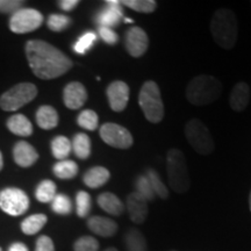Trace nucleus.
<instances>
[{"instance_id": "f257e3e1", "label": "nucleus", "mask_w": 251, "mask_h": 251, "mask_svg": "<svg viewBox=\"0 0 251 251\" xmlns=\"http://www.w3.org/2000/svg\"><path fill=\"white\" fill-rule=\"evenodd\" d=\"M25 50L31 71L40 79H55L74 67V63L67 55L46 41H28Z\"/></svg>"}, {"instance_id": "f03ea898", "label": "nucleus", "mask_w": 251, "mask_h": 251, "mask_svg": "<svg viewBox=\"0 0 251 251\" xmlns=\"http://www.w3.org/2000/svg\"><path fill=\"white\" fill-rule=\"evenodd\" d=\"M211 33L215 43L224 49H233L237 41L238 24L231 9L220 8L213 14Z\"/></svg>"}, {"instance_id": "7ed1b4c3", "label": "nucleus", "mask_w": 251, "mask_h": 251, "mask_svg": "<svg viewBox=\"0 0 251 251\" xmlns=\"http://www.w3.org/2000/svg\"><path fill=\"white\" fill-rule=\"evenodd\" d=\"M222 92V84L218 78L199 75L191 79L186 87V99L194 106H206L216 101Z\"/></svg>"}, {"instance_id": "20e7f679", "label": "nucleus", "mask_w": 251, "mask_h": 251, "mask_svg": "<svg viewBox=\"0 0 251 251\" xmlns=\"http://www.w3.org/2000/svg\"><path fill=\"white\" fill-rule=\"evenodd\" d=\"M166 171L169 183L175 192L183 194L190 190V174L183 151L178 149L169 150L166 155Z\"/></svg>"}, {"instance_id": "39448f33", "label": "nucleus", "mask_w": 251, "mask_h": 251, "mask_svg": "<svg viewBox=\"0 0 251 251\" xmlns=\"http://www.w3.org/2000/svg\"><path fill=\"white\" fill-rule=\"evenodd\" d=\"M139 105L144 117L151 124H158L164 118V103L156 81L147 80L139 93Z\"/></svg>"}, {"instance_id": "423d86ee", "label": "nucleus", "mask_w": 251, "mask_h": 251, "mask_svg": "<svg viewBox=\"0 0 251 251\" xmlns=\"http://www.w3.org/2000/svg\"><path fill=\"white\" fill-rule=\"evenodd\" d=\"M185 136L194 151L199 155H211L214 151V140L207 126L199 119H191L185 125Z\"/></svg>"}, {"instance_id": "0eeeda50", "label": "nucleus", "mask_w": 251, "mask_h": 251, "mask_svg": "<svg viewBox=\"0 0 251 251\" xmlns=\"http://www.w3.org/2000/svg\"><path fill=\"white\" fill-rule=\"evenodd\" d=\"M37 96V87L31 83H20L0 97V107L6 112L18 111Z\"/></svg>"}, {"instance_id": "6e6552de", "label": "nucleus", "mask_w": 251, "mask_h": 251, "mask_svg": "<svg viewBox=\"0 0 251 251\" xmlns=\"http://www.w3.org/2000/svg\"><path fill=\"white\" fill-rule=\"evenodd\" d=\"M29 198L23 190L7 187L0 191V209L12 216L23 215L29 208Z\"/></svg>"}, {"instance_id": "1a4fd4ad", "label": "nucleus", "mask_w": 251, "mask_h": 251, "mask_svg": "<svg viewBox=\"0 0 251 251\" xmlns=\"http://www.w3.org/2000/svg\"><path fill=\"white\" fill-rule=\"evenodd\" d=\"M43 15L34 8L18 9L9 19V29L15 34H26L36 30L43 24Z\"/></svg>"}, {"instance_id": "9d476101", "label": "nucleus", "mask_w": 251, "mask_h": 251, "mask_svg": "<svg viewBox=\"0 0 251 251\" xmlns=\"http://www.w3.org/2000/svg\"><path fill=\"white\" fill-rule=\"evenodd\" d=\"M99 135L103 142L117 149H128L134 143L130 131L127 128L113 122L103 124L99 129Z\"/></svg>"}, {"instance_id": "9b49d317", "label": "nucleus", "mask_w": 251, "mask_h": 251, "mask_svg": "<svg viewBox=\"0 0 251 251\" xmlns=\"http://www.w3.org/2000/svg\"><path fill=\"white\" fill-rule=\"evenodd\" d=\"M149 47V37L141 27L133 26L125 35V48L131 57H141Z\"/></svg>"}, {"instance_id": "f8f14e48", "label": "nucleus", "mask_w": 251, "mask_h": 251, "mask_svg": "<svg viewBox=\"0 0 251 251\" xmlns=\"http://www.w3.org/2000/svg\"><path fill=\"white\" fill-rule=\"evenodd\" d=\"M108 103L114 112H122L129 101V86L122 80H114L109 84L107 90Z\"/></svg>"}, {"instance_id": "ddd939ff", "label": "nucleus", "mask_w": 251, "mask_h": 251, "mask_svg": "<svg viewBox=\"0 0 251 251\" xmlns=\"http://www.w3.org/2000/svg\"><path fill=\"white\" fill-rule=\"evenodd\" d=\"M87 100V91L85 86L79 81H71L63 91V101L70 109H78L83 107Z\"/></svg>"}, {"instance_id": "4468645a", "label": "nucleus", "mask_w": 251, "mask_h": 251, "mask_svg": "<svg viewBox=\"0 0 251 251\" xmlns=\"http://www.w3.org/2000/svg\"><path fill=\"white\" fill-rule=\"evenodd\" d=\"M106 8H103L97 17V23L99 27H107L112 28L118 26L124 19V13H122L121 1L119 0H107L106 1Z\"/></svg>"}, {"instance_id": "2eb2a0df", "label": "nucleus", "mask_w": 251, "mask_h": 251, "mask_svg": "<svg viewBox=\"0 0 251 251\" xmlns=\"http://www.w3.org/2000/svg\"><path fill=\"white\" fill-rule=\"evenodd\" d=\"M127 212L134 224L141 225L148 216V201L137 192H131L127 197Z\"/></svg>"}, {"instance_id": "dca6fc26", "label": "nucleus", "mask_w": 251, "mask_h": 251, "mask_svg": "<svg viewBox=\"0 0 251 251\" xmlns=\"http://www.w3.org/2000/svg\"><path fill=\"white\" fill-rule=\"evenodd\" d=\"M14 162L21 168H29L33 164H35L39 159V153L36 149L31 146L30 143L20 141L15 144L13 149Z\"/></svg>"}, {"instance_id": "f3484780", "label": "nucleus", "mask_w": 251, "mask_h": 251, "mask_svg": "<svg viewBox=\"0 0 251 251\" xmlns=\"http://www.w3.org/2000/svg\"><path fill=\"white\" fill-rule=\"evenodd\" d=\"M250 101V87L244 81H240L231 90L229 96V105L233 111L242 112L248 107Z\"/></svg>"}, {"instance_id": "a211bd4d", "label": "nucleus", "mask_w": 251, "mask_h": 251, "mask_svg": "<svg viewBox=\"0 0 251 251\" xmlns=\"http://www.w3.org/2000/svg\"><path fill=\"white\" fill-rule=\"evenodd\" d=\"M87 227L92 233L102 237H111L118 231V224L114 220L103 216H92L87 220Z\"/></svg>"}, {"instance_id": "6ab92c4d", "label": "nucleus", "mask_w": 251, "mask_h": 251, "mask_svg": "<svg viewBox=\"0 0 251 251\" xmlns=\"http://www.w3.org/2000/svg\"><path fill=\"white\" fill-rule=\"evenodd\" d=\"M111 178V174L103 166H93L85 172L83 177L84 184L90 188H99L105 185Z\"/></svg>"}, {"instance_id": "aec40b11", "label": "nucleus", "mask_w": 251, "mask_h": 251, "mask_svg": "<svg viewBox=\"0 0 251 251\" xmlns=\"http://www.w3.org/2000/svg\"><path fill=\"white\" fill-rule=\"evenodd\" d=\"M58 113L52 106L43 105L36 112V122L45 130L54 129L58 125Z\"/></svg>"}, {"instance_id": "412c9836", "label": "nucleus", "mask_w": 251, "mask_h": 251, "mask_svg": "<svg viewBox=\"0 0 251 251\" xmlns=\"http://www.w3.org/2000/svg\"><path fill=\"white\" fill-rule=\"evenodd\" d=\"M98 205L102 211L114 216L121 215L125 211L124 202L111 192H103L100 194L98 197Z\"/></svg>"}, {"instance_id": "4be33fe9", "label": "nucleus", "mask_w": 251, "mask_h": 251, "mask_svg": "<svg viewBox=\"0 0 251 251\" xmlns=\"http://www.w3.org/2000/svg\"><path fill=\"white\" fill-rule=\"evenodd\" d=\"M7 128L11 133L18 136H30L33 134V126L24 114H14L7 120Z\"/></svg>"}, {"instance_id": "5701e85b", "label": "nucleus", "mask_w": 251, "mask_h": 251, "mask_svg": "<svg viewBox=\"0 0 251 251\" xmlns=\"http://www.w3.org/2000/svg\"><path fill=\"white\" fill-rule=\"evenodd\" d=\"M48 218L45 214H33L21 222V230L26 235H35L45 227Z\"/></svg>"}, {"instance_id": "b1692460", "label": "nucleus", "mask_w": 251, "mask_h": 251, "mask_svg": "<svg viewBox=\"0 0 251 251\" xmlns=\"http://www.w3.org/2000/svg\"><path fill=\"white\" fill-rule=\"evenodd\" d=\"M127 251H148L146 238L137 229H129L125 235Z\"/></svg>"}, {"instance_id": "393cba45", "label": "nucleus", "mask_w": 251, "mask_h": 251, "mask_svg": "<svg viewBox=\"0 0 251 251\" xmlns=\"http://www.w3.org/2000/svg\"><path fill=\"white\" fill-rule=\"evenodd\" d=\"M72 150L78 158L86 159L91 155V140L86 134L78 133L72 141Z\"/></svg>"}, {"instance_id": "a878e982", "label": "nucleus", "mask_w": 251, "mask_h": 251, "mask_svg": "<svg viewBox=\"0 0 251 251\" xmlns=\"http://www.w3.org/2000/svg\"><path fill=\"white\" fill-rule=\"evenodd\" d=\"M72 150V144L70 140L65 136H56L51 141V152L52 156L58 161H64L70 155Z\"/></svg>"}, {"instance_id": "bb28decb", "label": "nucleus", "mask_w": 251, "mask_h": 251, "mask_svg": "<svg viewBox=\"0 0 251 251\" xmlns=\"http://www.w3.org/2000/svg\"><path fill=\"white\" fill-rule=\"evenodd\" d=\"M54 175L59 179H72L78 174V165L74 161H69V159H64V161H59L56 163L52 168Z\"/></svg>"}, {"instance_id": "cd10ccee", "label": "nucleus", "mask_w": 251, "mask_h": 251, "mask_svg": "<svg viewBox=\"0 0 251 251\" xmlns=\"http://www.w3.org/2000/svg\"><path fill=\"white\" fill-rule=\"evenodd\" d=\"M56 191H57V186H56L54 181L46 179L41 181L39 186L36 187L35 197L40 202H43V203L51 202L52 200H54V198L56 197V194H57L56 193Z\"/></svg>"}, {"instance_id": "c85d7f7f", "label": "nucleus", "mask_w": 251, "mask_h": 251, "mask_svg": "<svg viewBox=\"0 0 251 251\" xmlns=\"http://www.w3.org/2000/svg\"><path fill=\"white\" fill-rule=\"evenodd\" d=\"M146 176L149 179V183L151 185V188L153 193H155V196L159 197L161 199H168L169 190L168 187L165 186V184L162 181L158 174H157L155 170H152V169H148Z\"/></svg>"}, {"instance_id": "c756f323", "label": "nucleus", "mask_w": 251, "mask_h": 251, "mask_svg": "<svg viewBox=\"0 0 251 251\" xmlns=\"http://www.w3.org/2000/svg\"><path fill=\"white\" fill-rule=\"evenodd\" d=\"M77 122L81 128H84V129L93 131L98 128L99 118L98 114L94 111H92V109H84V111L80 112V114L78 115Z\"/></svg>"}, {"instance_id": "7c9ffc66", "label": "nucleus", "mask_w": 251, "mask_h": 251, "mask_svg": "<svg viewBox=\"0 0 251 251\" xmlns=\"http://www.w3.org/2000/svg\"><path fill=\"white\" fill-rule=\"evenodd\" d=\"M121 5L127 6L133 11L139 13H152L157 7V2L155 0H122Z\"/></svg>"}, {"instance_id": "2f4dec72", "label": "nucleus", "mask_w": 251, "mask_h": 251, "mask_svg": "<svg viewBox=\"0 0 251 251\" xmlns=\"http://www.w3.org/2000/svg\"><path fill=\"white\" fill-rule=\"evenodd\" d=\"M96 41L97 34L93 33V31H86V33H84L74 45L75 52H77V54L79 55L86 54V52L92 48Z\"/></svg>"}, {"instance_id": "473e14b6", "label": "nucleus", "mask_w": 251, "mask_h": 251, "mask_svg": "<svg viewBox=\"0 0 251 251\" xmlns=\"http://www.w3.org/2000/svg\"><path fill=\"white\" fill-rule=\"evenodd\" d=\"M51 209L56 214L68 215L72 211V203L70 198L65 194H56L54 200L51 201Z\"/></svg>"}, {"instance_id": "72a5a7b5", "label": "nucleus", "mask_w": 251, "mask_h": 251, "mask_svg": "<svg viewBox=\"0 0 251 251\" xmlns=\"http://www.w3.org/2000/svg\"><path fill=\"white\" fill-rule=\"evenodd\" d=\"M135 187H136V191L140 194L141 197L144 198L147 201H152L155 200V193H153L151 185L149 183V179L147 178L146 175H140L139 177L136 178V181H135Z\"/></svg>"}, {"instance_id": "f704fd0d", "label": "nucleus", "mask_w": 251, "mask_h": 251, "mask_svg": "<svg viewBox=\"0 0 251 251\" xmlns=\"http://www.w3.org/2000/svg\"><path fill=\"white\" fill-rule=\"evenodd\" d=\"M70 24L71 19L63 14H51L48 18V21H47L49 29L56 31V33L65 30L69 26H70Z\"/></svg>"}, {"instance_id": "c9c22d12", "label": "nucleus", "mask_w": 251, "mask_h": 251, "mask_svg": "<svg viewBox=\"0 0 251 251\" xmlns=\"http://www.w3.org/2000/svg\"><path fill=\"white\" fill-rule=\"evenodd\" d=\"M76 211L79 218H86L91 211V197L85 191H79L76 196Z\"/></svg>"}, {"instance_id": "e433bc0d", "label": "nucleus", "mask_w": 251, "mask_h": 251, "mask_svg": "<svg viewBox=\"0 0 251 251\" xmlns=\"http://www.w3.org/2000/svg\"><path fill=\"white\" fill-rule=\"evenodd\" d=\"M99 242L92 236H81L74 244L75 251H98Z\"/></svg>"}, {"instance_id": "4c0bfd02", "label": "nucleus", "mask_w": 251, "mask_h": 251, "mask_svg": "<svg viewBox=\"0 0 251 251\" xmlns=\"http://www.w3.org/2000/svg\"><path fill=\"white\" fill-rule=\"evenodd\" d=\"M23 5L24 1H20V0H0V12L13 14L18 9H20Z\"/></svg>"}, {"instance_id": "58836bf2", "label": "nucleus", "mask_w": 251, "mask_h": 251, "mask_svg": "<svg viewBox=\"0 0 251 251\" xmlns=\"http://www.w3.org/2000/svg\"><path fill=\"white\" fill-rule=\"evenodd\" d=\"M98 33L101 39L105 41L107 45H111V46H114L117 45L119 42V35L117 33H115L114 30L112 29V28H107V27H99L98 29Z\"/></svg>"}, {"instance_id": "ea45409f", "label": "nucleus", "mask_w": 251, "mask_h": 251, "mask_svg": "<svg viewBox=\"0 0 251 251\" xmlns=\"http://www.w3.org/2000/svg\"><path fill=\"white\" fill-rule=\"evenodd\" d=\"M35 251H55L54 242L49 236H40L36 241Z\"/></svg>"}, {"instance_id": "a19ab883", "label": "nucleus", "mask_w": 251, "mask_h": 251, "mask_svg": "<svg viewBox=\"0 0 251 251\" xmlns=\"http://www.w3.org/2000/svg\"><path fill=\"white\" fill-rule=\"evenodd\" d=\"M59 7H61L63 11L65 12H70L74 8H76L79 1L78 0H62V1L58 2Z\"/></svg>"}, {"instance_id": "79ce46f5", "label": "nucleus", "mask_w": 251, "mask_h": 251, "mask_svg": "<svg viewBox=\"0 0 251 251\" xmlns=\"http://www.w3.org/2000/svg\"><path fill=\"white\" fill-rule=\"evenodd\" d=\"M8 251H29L26 244L21 242H15L8 247Z\"/></svg>"}, {"instance_id": "37998d69", "label": "nucleus", "mask_w": 251, "mask_h": 251, "mask_svg": "<svg viewBox=\"0 0 251 251\" xmlns=\"http://www.w3.org/2000/svg\"><path fill=\"white\" fill-rule=\"evenodd\" d=\"M2 166H4V158H2V153L0 151V171L2 170Z\"/></svg>"}, {"instance_id": "c03bdc74", "label": "nucleus", "mask_w": 251, "mask_h": 251, "mask_svg": "<svg viewBox=\"0 0 251 251\" xmlns=\"http://www.w3.org/2000/svg\"><path fill=\"white\" fill-rule=\"evenodd\" d=\"M124 21H125V23H127V24H133L134 23V21L131 20V19H128V18H125Z\"/></svg>"}, {"instance_id": "a18cd8bd", "label": "nucleus", "mask_w": 251, "mask_h": 251, "mask_svg": "<svg viewBox=\"0 0 251 251\" xmlns=\"http://www.w3.org/2000/svg\"><path fill=\"white\" fill-rule=\"evenodd\" d=\"M105 251H118V249H115V248H108V249H106Z\"/></svg>"}, {"instance_id": "49530a36", "label": "nucleus", "mask_w": 251, "mask_h": 251, "mask_svg": "<svg viewBox=\"0 0 251 251\" xmlns=\"http://www.w3.org/2000/svg\"><path fill=\"white\" fill-rule=\"evenodd\" d=\"M249 205H250V211H251V192H250V197H249Z\"/></svg>"}, {"instance_id": "de8ad7c7", "label": "nucleus", "mask_w": 251, "mask_h": 251, "mask_svg": "<svg viewBox=\"0 0 251 251\" xmlns=\"http://www.w3.org/2000/svg\"><path fill=\"white\" fill-rule=\"evenodd\" d=\"M0 251H2V250H1V248H0Z\"/></svg>"}]
</instances>
